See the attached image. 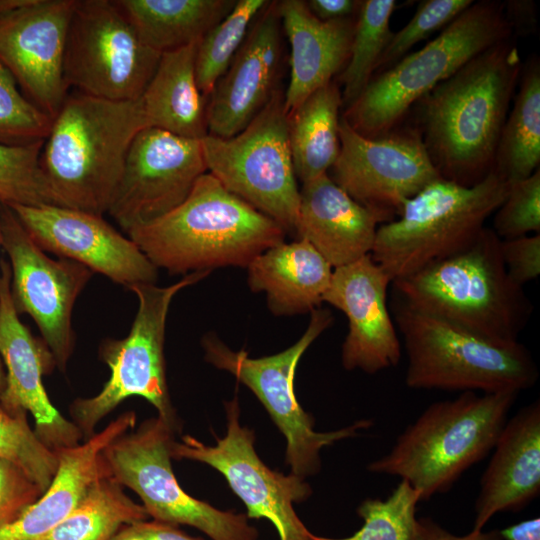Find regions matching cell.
I'll return each instance as SVG.
<instances>
[{
    "label": "cell",
    "instance_id": "836d02e7",
    "mask_svg": "<svg viewBox=\"0 0 540 540\" xmlns=\"http://www.w3.org/2000/svg\"><path fill=\"white\" fill-rule=\"evenodd\" d=\"M267 3L265 0L235 1L230 12L198 42L195 73L203 96L211 94Z\"/></svg>",
    "mask_w": 540,
    "mask_h": 540
},
{
    "label": "cell",
    "instance_id": "74e56055",
    "mask_svg": "<svg viewBox=\"0 0 540 540\" xmlns=\"http://www.w3.org/2000/svg\"><path fill=\"white\" fill-rule=\"evenodd\" d=\"M51 125L52 118L19 91L16 80L0 62V144L44 142Z\"/></svg>",
    "mask_w": 540,
    "mask_h": 540
},
{
    "label": "cell",
    "instance_id": "ab89813d",
    "mask_svg": "<svg viewBox=\"0 0 540 540\" xmlns=\"http://www.w3.org/2000/svg\"><path fill=\"white\" fill-rule=\"evenodd\" d=\"M492 230L501 240L540 232V169L509 184L508 192L494 212Z\"/></svg>",
    "mask_w": 540,
    "mask_h": 540
},
{
    "label": "cell",
    "instance_id": "ac0fdd59",
    "mask_svg": "<svg viewBox=\"0 0 540 540\" xmlns=\"http://www.w3.org/2000/svg\"><path fill=\"white\" fill-rule=\"evenodd\" d=\"M8 207L45 252L78 262L127 288L155 284L158 278V268L135 242L102 215L52 204Z\"/></svg>",
    "mask_w": 540,
    "mask_h": 540
},
{
    "label": "cell",
    "instance_id": "7402d4cb",
    "mask_svg": "<svg viewBox=\"0 0 540 540\" xmlns=\"http://www.w3.org/2000/svg\"><path fill=\"white\" fill-rule=\"evenodd\" d=\"M281 55L282 25L277 2H268L209 95L208 135L232 137L254 119L277 89Z\"/></svg>",
    "mask_w": 540,
    "mask_h": 540
},
{
    "label": "cell",
    "instance_id": "7bdbcfd3",
    "mask_svg": "<svg viewBox=\"0 0 540 540\" xmlns=\"http://www.w3.org/2000/svg\"><path fill=\"white\" fill-rule=\"evenodd\" d=\"M110 540H203L192 537L178 525L158 521L142 520L122 526Z\"/></svg>",
    "mask_w": 540,
    "mask_h": 540
},
{
    "label": "cell",
    "instance_id": "f35d334b",
    "mask_svg": "<svg viewBox=\"0 0 540 540\" xmlns=\"http://www.w3.org/2000/svg\"><path fill=\"white\" fill-rule=\"evenodd\" d=\"M473 2V0L421 1L410 21L392 34L380 57L375 74L394 65L407 55L415 44L426 39L433 32L444 29Z\"/></svg>",
    "mask_w": 540,
    "mask_h": 540
},
{
    "label": "cell",
    "instance_id": "8d00e7d4",
    "mask_svg": "<svg viewBox=\"0 0 540 540\" xmlns=\"http://www.w3.org/2000/svg\"><path fill=\"white\" fill-rule=\"evenodd\" d=\"M0 458L24 470L45 491L58 467L56 452L38 438L27 413L11 414L0 404Z\"/></svg>",
    "mask_w": 540,
    "mask_h": 540
},
{
    "label": "cell",
    "instance_id": "cb8c5ba5",
    "mask_svg": "<svg viewBox=\"0 0 540 540\" xmlns=\"http://www.w3.org/2000/svg\"><path fill=\"white\" fill-rule=\"evenodd\" d=\"M481 477L474 531L497 513L519 511L540 493V402L507 419Z\"/></svg>",
    "mask_w": 540,
    "mask_h": 540
},
{
    "label": "cell",
    "instance_id": "30bf717a",
    "mask_svg": "<svg viewBox=\"0 0 540 540\" xmlns=\"http://www.w3.org/2000/svg\"><path fill=\"white\" fill-rule=\"evenodd\" d=\"M332 322L331 311L317 307L311 311L307 329L296 343L260 358H251L243 350H231L214 333H207L202 339L205 360L236 377L263 404L286 439V464L292 474L304 479L319 472L323 448L353 437L372 424L370 420H359L342 429L317 432L313 417L297 401L294 379L298 362Z\"/></svg>",
    "mask_w": 540,
    "mask_h": 540
},
{
    "label": "cell",
    "instance_id": "277c9868",
    "mask_svg": "<svg viewBox=\"0 0 540 540\" xmlns=\"http://www.w3.org/2000/svg\"><path fill=\"white\" fill-rule=\"evenodd\" d=\"M500 242L484 227L464 250L392 281L395 297L485 339L518 342L533 306L523 287L509 278Z\"/></svg>",
    "mask_w": 540,
    "mask_h": 540
},
{
    "label": "cell",
    "instance_id": "52a82bcc",
    "mask_svg": "<svg viewBox=\"0 0 540 540\" xmlns=\"http://www.w3.org/2000/svg\"><path fill=\"white\" fill-rule=\"evenodd\" d=\"M394 320L407 356L409 388L520 393L538 380L537 365L519 341L502 344L420 312L394 298Z\"/></svg>",
    "mask_w": 540,
    "mask_h": 540
},
{
    "label": "cell",
    "instance_id": "2e32d148",
    "mask_svg": "<svg viewBox=\"0 0 540 540\" xmlns=\"http://www.w3.org/2000/svg\"><path fill=\"white\" fill-rule=\"evenodd\" d=\"M0 216L16 311L34 320L56 367L65 371L75 344L73 306L93 272L73 260L49 257L7 205L1 204Z\"/></svg>",
    "mask_w": 540,
    "mask_h": 540
},
{
    "label": "cell",
    "instance_id": "e0dca14e",
    "mask_svg": "<svg viewBox=\"0 0 540 540\" xmlns=\"http://www.w3.org/2000/svg\"><path fill=\"white\" fill-rule=\"evenodd\" d=\"M206 172L201 140L146 127L129 148L107 213L128 233L179 206Z\"/></svg>",
    "mask_w": 540,
    "mask_h": 540
},
{
    "label": "cell",
    "instance_id": "ffe728a7",
    "mask_svg": "<svg viewBox=\"0 0 540 540\" xmlns=\"http://www.w3.org/2000/svg\"><path fill=\"white\" fill-rule=\"evenodd\" d=\"M0 269V357L5 368L0 404L11 414L30 413L34 432L52 451L75 446L82 433L53 406L42 381L56 366L55 360L44 341L34 337L19 318L9 263L2 261Z\"/></svg>",
    "mask_w": 540,
    "mask_h": 540
},
{
    "label": "cell",
    "instance_id": "8fae6325",
    "mask_svg": "<svg viewBox=\"0 0 540 540\" xmlns=\"http://www.w3.org/2000/svg\"><path fill=\"white\" fill-rule=\"evenodd\" d=\"M174 431L157 416L120 435L101 453L102 475L134 491L154 520L189 525L211 540H257L246 514L219 510L182 489L171 466Z\"/></svg>",
    "mask_w": 540,
    "mask_h": 540
},
{
    "label": "cell",
    "instance_id": "d590c367",
    "mask_svg": "<svg viewBox=\"0 0 540 540\" xmlns=\"http://www.w3.org/2000/svg\"><path fill=\"white\" fill-rule=\"evenodd\" d=\"M44 142L25 146L0 144V203L56 205L40 164Z\"/></svg>",
    "mask_w": 540,
    "mask_h": 540
},
{
    "label": "cell",
    "instance_id": "c3c4849f",
    "mask_svg": "<svg viewBox=\"0 0 540 540\" xmlns=\"http://www.w3.org/2000/svg\"><path fill=\"white\" fill-rule=\"evenodd\" d=\"M29 0H0V17L25 5Z\"/></svg>",
    "mask_w": 540,
    "mask_h": 540
},
{
    "label": "cell",
    "instance_id": "ba28073f",
    "mask_svg": "<svg viewBox=\"0 0 540 540\" xmlns=\"http://www.w3.org/2000/svg\"><path fill=\"white\" fill-rule=\"evenodd\" d=\"M508 188L494 171L473 186L438 178L404 203L398 219L378 227L373 260L394 281L464 250Z\"/></svg>",
    "mask_w": 540,
    "mask_h": 540
},
{
    "label": "cell",
    "instance_id": "ee69618b",
    "mask_svg": "<svg viewBox=\"0 0 540 540\" xmlns=\"http://www.w3.org/2000/svg\"><path fill=\"white\" fill-rule=\"evenodd\" d=\"M506 19L512 33L532 34L537 30L536 4L527 0H512L504 2Z\"/></svg>",
    "mask_w": 540,
    "mask_h": 540
},
{
    "label": "cell",
    "instance_id": "8992f818",
    "mask_svg": "<svg viewBox=\"0 0 540 540\" xmlns=\"http://www.w3.org/2000/svg\"><path fill=\"white\" fill-rule=\"evenodd\" d=\"M512 34L504 2H473L421 49L375 74L342 117L365 137L385 134L440 82Z\"/></svg>",
    "mask_w": 540,
    "mask_h": 540
},
{
    "label": "cell",
    "instance_id": "f907efd6",
    "mask_svg": "<svg viewBox=\"0 0 540 540\" xmlns=\"http://www.w3.org/2000/svg\"><path fill=\"white\" fill-rule=\"evenodd\" d=\"M0 212H1V203H0ZM2 246V233H1V216H0V247Z\"/></svg>",
    "mask_w": 540,
    "mask_h": 540
},
{
    "label": "cell",
    "instance_id": "4fadbf2b",
    "mask_svg": "<svg viewBox=\"0 0 540 540\" xmlns=\"http://www.w3.org/2000/svg\"><path fill=\"white\" fill-rule=\"evenodd\" d=\"M160 56L140 39L115 0H77L64 58L69 88L106 100H137Z\"/></svg>",
    "mask_w": 540,
    "mask_h": 540
},
{
    "label": "cell",
    "instance_id": "5b68a950",
    "mask_svg": "<svg viewBox=\"0 0 540 540\" xmlns=\"http://www.w3.org/2000/svg\"><path fill=\"white\" fill-rule=\"evenodd\" d=\"M518 394L468 391L430 404L368 471L408 482L421 501L447 492L492 451Z\"/></svg>",
    "mask_w": 540,
    "mask_h": 540
},
{
    "label": "cell",
    "instance_id": "b9f144b4",
    "mask_svg": "<svg viewBox=\"0 0 540 540\" xmlns=\"http://www.w3.org/2000/svg\"><path fill=\"white\" fill-rule=\"evenodd\" d=\"M500 253L509 278L519 286L540 273V234L501 240Z\"/></svg>",
    "mask_w": 540,
    "mask_h": 540
},
{
    "label": "cell",
    "instance_id": "681fc988",
    "mask_svg": "<svg viewBox=\"0 0 540 540\" xmlns=\"http://www.w3.org/2000/svg\"><path fill=\"white\" fill-rule=\"evenodd\" d=\"M5 388V368L2 362V359L0 357V397L4 391Z\"/></svg>",
    "mask_w": 540,
    "mask_h": 540
},
{
    "label": "cell",
    "instance_id": "d6a6232c",
    "mask_svg": "<svg viewBox=\"0 0 540 540\" xmlns=\"http://www.w3.org/2000/svg\"><path fill=\"white\" fill-rule=\"evenodd\" d=\"M395 0L361 1L350 46L348 61L340 79L342 105H351L363 92L376 72L380 57L391 36L390 18Z\"/></svg>",
    "mask_w": 540,
    "mask_h": 540
},
{
    "label": "cell",
    "instance_id": "83f0119b",
    "mask_svg": "<svg viewBox=\"0 0 540 540\" xmlns=\"http://www.w3.org/2000/svg\"><path fill=\"white\" fill-rule=\"evenodd\" d=\"M197 44L162 53L140 100L149 127L201 140L208 130L195 73Z\"/></svg>",
    "mask_w": 540,
    "mask_h": 540
},
{
    "label": "cell",
    "instance_id": "f6af8a7d",
    "mask_svg": "<svg viewBox=\"0 0 540 540\" xmlns=\"http://www.w3.org/2000/svg\"><path fill=\"white\" fill-rule=\"evenodd\" d=\"M420 540H503L500 530L474 531L465 535H456L430 518H419Z\"/></svg>",
    "mask_w": 540,
    "mask_h": 540
},
{
    "label": "cell",
    "instance_id": "7a4b0ae2",
    "mask_svg": "<svg viewBox=\"0 0 540 540\" xmlns=\"http://www.w3.org/2000/svg\"><path fill=\"white\" fill-rule=\"evenodd\" d=\"M127 234L157 268L180 274L247 267L286 232L206 172L179 206Z\"/></svg>",
    "mask_w": 540,
    "mask_h": 540
},
{
    "label": "cell",
    "instance_id": "60d3db41",
    "mask_svg": "<svg viewBox=\"0 0 540 540\" xmlns=\"http://www.w3.org/2000/svg\"><path fill=\"white\" fill-rule=\"evenodd\" d=\"M43 493L24 470L0 458V528L16 520Z\"/></svg>",
    "mask_w": 540,
    "mask_h": 540
},
{
    "label": "cell",
    "instance_id": "5bb4252c",
    "mask_svg": "<svg viewBox=\"0 0 540 540\" xmlns=\"http://www.w3.org/2000/svg\"><path fill=\"white\" fill-rule=\"evenodd\" d=\"M227 432L207 445L191 435L174 441L172 458L192 460L221 473L247 508V517L266 519L277 530L279 540H311V532L295 512L294 504L305 501L311 488L304 478L270 469L255 450V435L240 424L237 397L225 402Z\"/></svg>",
    "mask_w": 540,
    "mask_h": 540
},
{
    "label": "cell",
    "instance_id": "f1b7e54d",
    "mask_svg": "<svg viewBox=\"0 0 540 540\" xmlns=\"http://www.w3.org/2000/svg\"><path fill=\"white\" fill-rule=\"evenodd\" d=\"M140 39L162 54L193 43L232 9V0H115Z\"/></svg>",
    "mask_w": 540,
    "mask_h": 540
},
{
    "label": "cell",
    "instance_id": "6da1fadb",
    "mask_svg": "<svg viewBox=\"0 0 540 540\" xmlns=\"http://www.w3.org/2000/svg\"><path fill=\"white\" fill-rule=\"evenodd\" d=\"M522 65L510 37L476 55L413 106L412 125L442 178L473 186L493 171Z\"/></svg>",
    "mask_w": 540,
    "mask_h": 540
},
{
    "label": "cell",
    "instance_id": "603a6c76",
    "mask_svg": "<svg viewBox=\"0 0 540 540\" xmlns=\"http://www.w3.org/2000/svg\"><path fill=\"white\" fill-rule=\"evenodd\" d=\"M392 220L356 202L326 173L302 183L295 234L337 268L371 254L379 224Z\"/></svg>",
    "mask_w": 540,
    "mask_h": 540
},
{
    "label": "cell",
    "instance_id": "4316f807",
    "mask_svg": "<svg viewBox=\"0 0 540 540\" xmlns=\"http://www.w3.org/2000/svg\"><path fill=\"white\" fill-rule=\"evenodd\" d=\"M247 269L250 289L264 292L270 311L277 316L319 307L333 273V267L304 239L265 250Z\"/></svg>",
    "mask_w": 540,
    "mask_h": 540
},
{
    "label": "cell",
    "instance_id": "d6986e66",
    "mask_svg": "<svg viewBox=\"0 0 540 540\" xmlns=\"http://www.w3.org/2000/svg\"><path fill=\"white\" fill-rule=\"evenodd\" d=\"M77 0H29L0 17V62L52 119L68 96L67 34Z\"/></svg>",
    "mask_w": 540,
    "mask_h": 540
},
{
    "label": "cell",
    "instance_id": "44dd1931",
    "mask_svg": "<svg viewBox=\"0 0 540 540\" xmlns=\"http://www.w3.org/2000/svg\"><path fill=\"white\" fill-rule=\"evenodd\" d=\"M391 283L371 254L334 268L323 302L348 319L341 352L345 369L375 374L398 365L401 343L387 305Z\"/></svg>",
    "mask_w": 540,
    "mask_h": 540
},
{
    "label": "cell",
    "instance_id": "1f68e13d",
    "mask_svg": "<svg viewBox=\"0 0 540 540\" xmlns=\"http://www.w3.org/2000/svg\"><path fill=\"white\" fill-rule=\"evenodd\" d=\"M148 518L145 508L127 496L121 485L100 476L76 507L36 540H110L122 526Z\"/></svg>",
    "mask_w": 540,
    "mask_h": 540
},
{
    "label": "cell",
    "instance_id": "7c38bea8",
    "mask_svg": "<svg viewBox=\"0 0 540 540\" xmlns=\"http://www.w3.org/2000/svg\"><path fill=\"white\" fill-rule=\"evenodd\" d=\"M207 172L229 192L295 233L300 189L294 171L284 93L268 103L238 134L201 139Z\"/></svg>",
    "mask_w": 540,
    "mask_h": 540
},
{
    "label": "cell",
    "instance_id": "7dc6e473",
    "mask_svg": "<svg viewBox=\"0 0 540 540\" xmlns=\"http://www.w3.org/2000/svg\"><path fill=\"white\" fill-rule=\"evenodd\" d=\"M503 540H540V518L523 520L500 530Z\"/></svg>",
    "mask_w": 540,
    "mask_h": 540
},
{
    "label": "cell",
    "instance_id": "9c48e42d",
    "mask_svg": "<svg viewBox=\"0 0 540 540\" xmlns=\"http://www.w3.org/2000/svg\"><path fill=\"white\" fill-rule=\"evenodd\" d=\"M210 272H190L165 287L141 283L128 288L138 299V310L131 329L125 338L105 339L99 347V357L110 369V376L98 394L77 398L70 406L72 422L84 440L93 436L97 424L131 396L147 400L160 418L176 428L165 371L167 315L174 296L201 281Z\"/></svg>",
    "mask_w": 540,
    "mask_h": 540
},
{
    "label": "cell",
    "instance_id": "f546056e",
    "mask_svg": "<svg viewBox=\"0 0 540 540\" xmlns=\"http://www.w3.org/2000/svg\"><path fill=\"white\" fill-rule=\"evenodd\" d=\"M342 95L333 80L288 114V134L296 178L302 183L328 173L340 152Z\"/></svg>",
    "mask_w": 540,
    "mask_h": 540
},
{
    "label": "cell",
    "instance_id": "484cf974",
    "mask_svg": "<svg viewBox=\"0 0 540 540\" xmlns=\"http://www.w3.org/2000/svg\"><path fill=\"white\" fill-rule=\"evenodd\" d=\"M135 423V413L125 412L83 443L56 451L58 467L51 484L16 520L0 528V540H36L59 524L103 476L104 448Z\"/></svg>",
    "mask_w": 540,
    "mask_h": 540
},
{
    "label": "cell",
    "instance_id": "d4e9b609",
    "mask_svg": "<svg viewBox=\"0 0 540 540\" xmlns=\"http://www.w3.org/2000/svg\"><path fill=\"white\" fill-rule=\"evenodd\" d=\"M277 9L290 44V79L284 92L290 114L344 69L355 19L322 21L301 0L277 2Z\"/></svg>",
    "mask_w": 540,
    "mask_h": 540
},
{
    "label": "cell",
    "instance_id": "3957f363",
    "mask_svg": "<svg viewBox=\"0 0 540 540\" xmlns=\"http://www.w3.org/2000/svg\"><path fill=\"white\" fill-rule=\"evenodd\" d=\"M146 127L140 98L112 101L77 91L68 94L40 155L55 204L107 212L129 148Z\"/></svg>",
    "mask_w": 540,
    "mask_h": 540
},
{
    "label": "cell",
    "instance_id": "4dcf8cb0",
    "mask_svg": "<svg viewBox=\"0 0 540 540\" xmlns=\"http://www.w3.org/2000/svg\"><path fill=\"white\" fill-rule=\"evenodd\" d=\"M519 90L498 141L493 171L508 184L529 177L540 163V61L521 69Z\"/></svg>",
    "mask_w": 540,
    "mask_h": 540
},
{
    "label": "cell",
    "instance_id": "bcb514c9",
    "mask_svg": "<svg viewBox=\"0 0 540 540\" xmlns=\"http://www.w3.org/2000/svg\"><path fill=\"white\" fill-rule=\"evenodd\" d=\"M306 4L312 14L322 21L352 18L358 13L361 1L356 0H309Z\"/></svg>",
    "mask_w": 540,
    "mask_h": 540
},
{
    "label": "cell",
    "instance_id": "e575fe53",
    "mask_svg": "<svg viewBox=\"0 0 540 540\" xmlns=\"http://www.w3.org/2000/svg\"><path fill=\"white\" fill-rule=\"evenodd\" d=\"M419 493L400 480L386 499L367 498L358 508L362 527L349 537L328 538L311 533V540H420V522L416 517Z\"/></svg>",
    "mask_w": 540,
    "mask_h": 540
},
{
    "label": "cell",
    "instance_id": "9a60e30c",
    "mask_svg": "<svg viewBox=\"0 0 540 540\" xmlns=\"http://www.w3.org/2000/svg\"><path fill=\"white\" fill-rule=\"evenodd\" d=\"M339 134L340 152L328 175L365 207L395 219L408 199L441 177L412 124L365 137L341 116Z\"/></svg>",
    "mask_w": 540,
    "mask_h": 540
}]
</instances>
